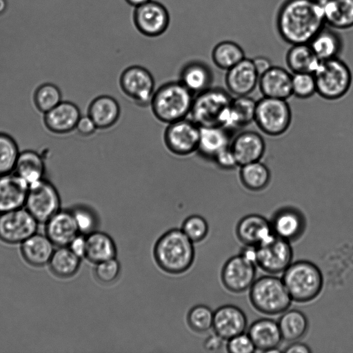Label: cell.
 Listing matches in <instances>:
<instances>
[{
	"instance_id": "12",
	"label": "cell",
	"mask_w": 353,
	"mask_h": 353,
	"mask_svg": "<svg viewBox=\"0 0 353 353\" xmlns=\"http://www.w3.org/2000/svg\"><path fill=\"white\" fill-rule=\"evenodd\" d=\"M200 127L192 120L183 119L168 124L163 134L167 149L177 156H188L198 150Z\"/></svg>"
},
{
	"instance_id": "22",
	"label": "cell",
	"mask_w": 353,
	"mask_h": 353,
	"mask_svg": "<svg viewBox=\"0 0 353 353\" xmlns=\"http://www.w3.org/2000/svg\"><path fill=\"white\" fill-rule=\"evenodd\" d=\"M272 232L288 241L299 239L305 228L303 215L293 208H284L278 210L270 222Z\"/></svg>"
},
{
	"instance_id": "15",
	"label": "cell",
	"mask_w": 353,
	"mask_h": 353,
	"mask_svg": "<svg viewBox=\"0 0 353 353\" xmlns=\"http://www.w3.org/2000/svg\"><path fill=\"white\" fill-rule=\"evenodd\" d=\"M255 263L241 254L229 259L221 271V281L225 288L234 293H241L250 288L256 277Z\"/></svg>"
},
{
	"instance_id": "47",
	"label": "cell",
	"mask_w": 353,
	"mask_h": 353,
	"mask_svg": "<svg viewBox=\"0 0 353 353\" xmlns=\"http://www.w3.org/2000/svg\"><path fill=\"white\" fill-rule=\"evenodd\" d=\"M227 350L230 353H252L256 347L248 334H240L228 340Z\"/></svg>"
},
{
	"instance_id": "16",
	"label": "cell",
	"mask_w": 353,
	"mask_h": 353,
	"mask_svg": "<svg viewBox=\"0 0 353 353\" xmlns=\"http://www.w3.org/2000/svg\"><path fill=\"white\" fill-rule=\"evenodd\" d=\"M259 79L252 60L245 57L226 70L225 83L228 92L234 97L245 96L258 86Z\"/></svg>"
},
{
	"instance_id": "36",
	"label": "cell",
	"mask_w": 353,
	"mask_h": 353,
	"mask_svg": "<svg viewBox=\"0 0 353 353\" xmlns=\"http://www.w3.org/2000/svg\"><path fill=\"white\" fill-rule=\"evenodd\" d=\"M80 264L81 258L68 246L58 247L54 250L48 262L51 272L62 279L73 276L78 272Z\"/></svg>"
},
{
	"instance_id": "56",
	"label": "cell",
	"mask_w": 353,
	"mask_h": 353,
	"mask_svg": "<svg viewBox=\"0 0 353 353\" xmlns=\"http://www.w3.org/2000/svg\"><path fill=\"white\" fill-rule=\"evenodd\" d=\"M7 0H0V16L2 15L7 10Z\"/></svg>"
},
{
	"instance_id": "30",
	"label": "cell",
	"mask_w": 353,
	"mask_h": 353,
	"mask_svg": "<svg viewBox=\"0 0 353 353\" xmlns=\"http://www.w3.org/2000/svg\"><path fill=\"white\" fill-rule=\"evenodd\" d=\"M337 31L325 25L308 43L320 61L338 57L341 53L343 41Z\"/></svg>"
},
{
	"instance_id": "28",
	"label": "cell",
	"mask_w": 353,
	"mask_h": 353,
	"mask_svg": "<svg viewBox=\"0 0 353 353\" xmlns=\"http://www.w3.org/2000/svg\"><path fill=\"white\" fill-rule=\"evenodd\" d=\"M325 25L336 30L353 27V0H321Z\"/></svg>"
},
{
	"instance_id": "40",
	"label": "cell",
	"mask_w": 353,
	"mask_h": 353,
	"mask_svg": "<svg viewBox=\"0 0 353 353\" xmlns=\"http://www.w3.org/2000/svg\"><path fill=\"white\" fill-rule=\"evenodd\" d=\"M33 101L36 108L45 114L62 101V94L55 84L45 83L36 89Z\"/></svg>"
},
{
	"instance_id": "13",
	"label": "cell",
	"mask_w": 353,
	"mask_h": 353,
	"mask_svg": "<svg viewBox=\"0 0 353 353\" xmlns=\"http://www.w3.org/2000/svg\"><path fill=\"white\" fill-rule=\"evenodd\" d=\"M38 221L25 208L0 214V240L8 244L21 243L35 234Z\"/></svg>"
},
{
	"instance_id": "32",
	"label": "cell",
	"mask_w": 353,
	"mask_h": 353,
	"mask_svg": "<svg viewBox=\"0 0 353 353\" xmlns=\"http://www.w3.org/2000/svg\"><path fill=\"white\" fill-rule=\"evenodd\" d=\"M117 252L116 244L109 234L95 230L86 235L85 258L90 262L97 264L116 258Z\"/></svg>"
},
{
	"instance_id": "31",
	"label": "cell",
	"mask_w": 353,
	"mask_h": 353,
	"mask_svg": "<svg viewBox=\"0 0 353 353\" xmlns=\"http://www.w3.org/2000/svg\"><path fill=\"white\" fill-rule=\"evenodd\" d=\"M14 172L23 179L29 186L43 179L46 164L41 155L32 150L20 152Z\"/></svg>"
},
{
	"instance_id": "50",
	"label": "cell",
	"mask_w": 353,
	"mask_h": 353,
	"mask_svg": "<svg viewBox=\"0 0 353 353\" xmlns=\"http://www.w3.org/2000/svg\"><path fill=\"white\" fill-rule=\"evenodd\" d=\"M79 258L85 257L86 251V236L79 234L68 246Z\"/></svg>"
},
{
	"instance_id": "19",
	"label": "cell",
	"mask_w": 353,
	"mask_h": 353,
	"mask_svg": "<svg viewBox=\"0 0 353 353\" xmlns=\"http://www.w3.org/2000/svg\"><path fill=\"white\" fill-rule=\"evenodd\" d=\"M230 146L239 166L261 161L265 150L263 137L252 130L243 131L231 141Z\"/></svg>"
},
{
	"instance_id": "18",
	"label": "cell",
	"mask_w": 353,
	"mask_h": 353,
	"mask_svg": "<svg viewBox=\"0 0 353 353\" xmlns=\"http://www.w3.org/2000/svg\"><path fill=\"white\" fill-rule=\"evenodd\" d=\"M247 324L245 313L235 305H225L214 312L212 328L224 340L244 333Z\"/></svg>"
},
{
	"instance_id": "9",
	"label": "cell",
	"mask_w": 353,
	"mask_h": 353,
	"mask_svg": "<svg viewBox=\"0 0 353 353\" xmlns=\"http://www.w3.org/2000/svg\"><path fill=\"white\" fill-rule=\"evenodd\" d=\"M38 223H46L61 210V197L54 185L43 179L29 186L24 207Z\"/></svg>"
},
{
	"instance_id": "3",
	"label": "cell",
	"mask_w": 353,
	"mask_h": 353,
	"mask_svg": "<svg viewBox=\"0 0 353 353\" xmlns=\"http://www.w3.org/2000/svg\"><path fill=\"white\" fill-rule=\"evenodd\" d=\"M194 98V94L179 81H170L155 90L150 105L159 121L169 124L190 114Z\"/></svg>"
},
{
	"instance_id": "14",
	"label": "cell",
	"mask_w": 353,
	"mask_h": 353,
	"mask_svg": "<svg viewBox=\"0 0 353 353\" xmlns=\"http://www.w3.org/2000/svg\"><path fill=\"white\" fill-rule=\"evenodd\" d=\"M134 8L133 21L140 33L148 37H157L167 30L170 15L163 4L150 0Z\"/></svg>"
},
{
	"instance_id": "2",
	"label": "cell",
	"mask_w": 353,
	"mask_h": 353,
	"mask_svg": "<svg viewBox=\"0 0 353 353\" xmlns=\"http://www.w3.org/2000/svg\"><path fill=\"white\" fill-rule=\"evenodd\" d=\"M181 229H171L163 233L155 243L153 255L158 266L171 274L187 271L194 260V248Z\"/></svg>"
},
{
	"instance_id": "24",
	"label": "cell",
	"mask_w": 353,
	"mask_h": 353,
	"mask_svg": "<svg viewBox=\"0 0 353 353\" xmlns=\"http://www.w3.org/2000/svg\"><path fill=\"white\" fill-rule=\"evenodd\" d=\"M248 334L256 350L265 352H279L277 347L283 340L278 322L266 318L253 322Z\"/></svg>"
},
{
	"instance_id": "17",
	"label": "cell",
	"mask_w": 353,
	"mask_h": 353,
	"mask_svg": "<svg viewBox=\"0 0 353 353\" xmlns=\"http://www.w3.org/2000/svg\"><path fill=\"white\" fill-rule=\"evenodd\" d=\"M29 185L14 172L0 175V214L25 207Z\"/></svg>"
},
{
	"instance_id": "55",
	"label": "cell",
	"mask_w": 353,
	"mask_h": 353,
	"mask_svg": "<svg viewBox=\"0 0 353 353\" xmlns=\"http://www.w3.org/2000/svg\"><path fill=\"white\" fill-rule=\"evenodd\" d=\"M150 0H125V1L131 6L137 8L140 6Z\"/></svg>"
},
{
	"instance_id": "11",
	"label": "cell",
	"mask_w": 353,
	"mask_h": 353,
	"mask_svg": "<svg viewBox=\"0 0 353 353\" xmlns=\"http://www.w3.org/2000/svg\"><path fill=\"white\" fill-rule=\"evenodd\" d=\"M119 85L123 94L141 107L150 104L155 92L152 74L140 65H132L125 69L120 76Z\"/></svg>"
},
{
	"instance_id": "52",
	"label": "cell",
	"mask_w": 353,
	"mask_h": 353,
	"mask_svg": "<svg viewBox=\"0 0 353 353\" xmlns=\"http://www.w3.org/2000/svg\"><path fill=\"white\" fill-rule=\"evenodd\" d=\"M252 60L259 76L265 72L272 66L270 59L263 56H257Z\"/></svg>"
},
{
	"instance_id": "43",
	"label": "cell",
	"mask_w": 353,
	"mask_h": 353,
	"mask_svg": "<svg viewBox=\"0 0 353 353\" xmlns=\"http://www.w3.org/2000/svg\"><path fill=\"white\" fill-rule=\"evenodd\" d=\"M208 229L206 220L197 214L186 218L181 227V230L194 243L203 241L208 235Z\"/></svg>"
},
{
	"instance_id": "33",
	"label": "cell",
	"mask_w": 353,
	"mask_h": 353,
	"mask_svg": "<svg viewBox=\"0 0 353 353\" xmlns=\"http://www.w3.org/2000/svg\"><path fill=\"white\" fill-rule=\"evenodd\" d=\"M230 132L219 125L200 127L198 151L205 157L212 159L231 142Z\"/></svg>"
},
{
	"instance_id": "42",
	"label": "cell",
	"mask_w": 353,
	"mask_h": 353,
	"mask_svg": "<svg viewBox=\"0 0 353 353\" xmlns=\"http://www.w3.org/2000/svg\"><path fill=\"white\" fill-rule=\"evenodd\" d=\"M292 95L299 99H307L316 93V81L312 73H293L292 77Z\"/></svg>"
},
{
	"instance_id": "10",
	"label": "cell",
	"mask_w": 353,
	"mask_h": 353,
	"mask_svg": "<svg viewBox=\"0 0 353 353\" xmlns=\"http://www.w3.org/2000/svg\"><path fill=\"white\" fill-rule=\"evenodd\" d=\"M256 248V264L270 274L283 272L292 263L293 251L290 241L274 233Z\"/></svg>"
},
{
	"instance_id": "26",
	"label": "cell",
	"mask_w": 353,
	"mask_h": 353,
	"mask_svg": "<svg viewBox=\"0 0 353 353\" xmlns=\"http://www.w3.org/2000/svg\"><path fill=\"white\" fill-rule=\"evenodd\" d=\"M121 108L118 101L109 95H100L89 104L88 115L94 122L97 129H108L119 120Z\"/></svg>"
},
{
	"instance_id": "51",
	"label": "cell",
	"mask_w": 353,
	"mask_h": 353,
	"mask_svg": "<svg viewBox=\"0 0 353 353\" xmlns=\"http://www.w3.org/2000/svg\"><path fill=\"white\" fill-rule=\"evenodd\" d=\"M223 340V338L214 333L204 341L203 347L208 351H218L222 348Z\"/></svg>"
},
{
	"instance_id": "35",
	"label": "cell",
	"mask_w": 353,
	"mask_h": 353,
	"mask_svg": "<svg viewBox=\"0 0 353 353\" xmlns=\"http://www.w3.org/2000/svg\"><path fill=\"white\" fill-rule=\"evenodd\" d=\"M283 340L294 342L301 339L307 332L308 320L301 311H285L278 321Z\"/></svg>"
},
{
	"instance_id": "23",
	"label": "cell",
	"mask_w": 353,
	"mask_h": 353,
	"mask_svg": "<svg viewBox=\"0 0 353 353\" xmlns=\"http://www.w3.org/2000/svg\"><path fill=\"white\" fill-rule=\"evenodd\" d=\"M292 77L285 68L272 65L259 76L258 86L263 97L287 100L292 95Z\"/></svg>"
},
{
	"instance_id": "41",
	"label": "cell",
	"mask_w": 353,
	"mask_h": 353,
	"mask_svg": "<svg viewBox=\"0 0 353 353\" xmlns=\"http://www.w3.org/2000/svg\"><path fill=\"white\" fill-rule=\"evenodd\" d=\"M214 312L205 305L192 307L187 316L190 327L196 332H205L212 328Z\"/></svg>"
},
{
	"instance_id": "53",
	"label": "cell",
	"mask_w": 353,
	"mask_h": 353,
	"mask_svg": "<svg viewBox=\"0 0 353 353\" xmlns=\"http://www.w3.org/2000/svg\"><path fill=\"white\" fill-rule=\"evenodd\" d=\"M283 352L287 353H308L311 352V350L306 344L298 342L296 341L291 342V343L286 347Z\"/></svg>"
},
{
	"instance_id": "5",
	"label": "cell",
	"mask_w": 353,
	"mask_h": 353,
	"mask_svg": "<svg viewBox=\"0 0 353 353\" xmlns=\"http://www.w3.org/2000/svg\"><path fill=\"white\" fill-rule=\"evenodd\" d=\"M250 300L259 312L276 315L286 311L292 299L283 280L270 275L254 281L250 287Z\"/></svg>"
},
{
	"instance_id": "45",
	"label": "cell",
	"mask_w": 353,
	"mask_h": 353,
	"mask_svg": "<svg viewBox=\"0 0 353 353\" xmlns=\"http://www.w3.org/2000/svg\"><path fill=\"white\" fill-rule=\"evenodd\" d=\"M231 105L239 117L243 126L254 121L256 101L249 95L234 97Z\"/></svg>"
},
{
	"instance_id": "6",
	"label": "cell",
	"mask_w": 353,
	"mask_h": 353,
	"mask_svg": "<svg viewBox=\"0 0 353 353\" xmlns=\"http://www.w3.org/2000/svg\"><path fill=\"white\" fill-rule=\"evenodd\" d=\"M313 74L316 93L327 100L341 98L351 85L350 70L339 57L321 61Z\"/></svg>"
},
{
	"instance_id": "20",
	"label": "cell",
	"mask_w": 353,
	"mask_h": 353,
	"mask_svg": "<svg viewBox=\"0 0 353 353\" xmlns=\"http://www.w3.org/2000/svg\"><path fill=\"white\" fill-rule=\"evenodd\" d=\"M43 114L46 128L55 134H65L75 130L81 116L77 105L67 101H61Z\"/></svg>"
},
{
	"instance_id": "29",
	"label": "cell",
	"mask_w": 353,
	"mask_h": 353,
	"mask_svg": "<svg viewBox=\"0 0 353 353\" xmlns=\"http://www.w3.org/2000/svg\"><path fill=\"white\" fill-rule=\"evenodd\" d=\"M212 79V72L208 65L192 61L182 68L179 81L193 94H197L211 88Z\"/></svg>"
},
{
	"instance_id": "48",
	"label": "cell",
	"mask_w": 353,
	"mask_h": 353,
	"mask_svg": "<svg viewBox=\"0 0 353 353\" xmlns=\"http://www.w3.org/2000/svg\"><path fill=\"white\" fill-rule=\"evenodd\" d=\"M213 160H214L219 167L224 170H232L239 166L230 145L217 153Z\"/></svg>"
},
{
	"instance_id": "44",
	"label": "cell",
	"mask_w": 353,
	"mask_h": 353,
	"mask_svg": "<svg viewBox=\"0 0 353 353\" xmlns=\"http://www.w3.org/2000/svg\"><path fill=\"white\" fill-rule=\"evenodd\" d=\"M79 234L88 235L95 231L97 219L94 212L85 206H77L71 210Z\"/></svg>"
},
{
	"instance_id": "27",
	"label": "cell",
	"mask_w": 353,
	"mask_h": 353,
	"mask_svg": "<svg viewBox=\"0 0 353 353\" xmlns=\"http://www.w3.org/2000/svg\"><path fill=\"white\" fill-rule=\"evenodd\" d=\"M20 250L27 263L39 268L48 264L54 250L46 234L36 232L21 243Z\"/></svg>"
},
{
	"instance_id": "54",
	"label": "cell",
	"mask_w": 353,
	"mask_h": 353,
	"mask_svg": "<svg viewBox=\"0 0 353 353\" xmlns=\"http://www.w3.org/2000/svg\"><path fill=\"white\" fill-rule=\"evenodd\" d=\"M242 250L241 254L248 260L256 264V248L255 245H245Z\"/></svg>"
},
{
	"instance_id": "4",
	"label": "cell",
	"mask_w": 353,
	"mask_h": 353,
	"mask_svg": "<svg viewBox=\"0 0 353 353\" xmlns=\"http://www.w3.org/2000/svg\"><path fill=\"white\" fill-rule=\"evenodd\" d=\"M282 280L292 300L307 303L321 293L323 279L320 269L309 261L292 263L283 272Z\"/></svg>"
},
{
	"instance_id": "1",
	"label": "cell",
	"mask_w": 353,
	"mask_h": 353,
	"mask_svg": "<svg viewBox=\"0 0 353 353\" xmlns=\"http://www.w3.org/2000/svg\"><path fill=\"white\" fill-rule=\"evenodd\" d=\"M325 25L321 0H285L276 15V28L290 45L309 43Z\"/></svg>"
},
{
	"instance_id": "25",
	"label": "cell",
	"mask_w": 353,
	"mask_h": 353,
	"mask_svg": "<svg viewBox=\"0 0 353 353\" xmlns=\"http://www.w3.org/2000/svg\"><path fill=\"white\" fill-rule=\"evenodd\" d=\"M236 232L245 245L256 246L273 234L270 222L259 214H249L238 223Z\"/></svg>"
},
{
	"instance_id": "37",
	"label": "cell",
	"mask_w": 353,
	"mask_h": 353,
	"mask_svg": "<svg viewBox=\"0 0 353 353\" xmlns=\"http://www.w3.org/2000/svg\"><path fill=\"white\" fill-rule=\"evenodd\" d=\"M239 178L243 185L250 191L265 189L270 181L269 168L261 161L240 166Z\"/></svg>"
},
{
	"instance_id": "49",
	"label": "cell",
	"mask_w": 353,
	"mask_h": 353,
	"mask_svg": "<svg viewBox=\"0 0 353 353\" xmlns=\"http://www.w3.org/2000/svg\"><path fill=\"white\" fill-rule=\"evenodd\" d=\"M97 129L94 122L88 114L81 116L75 128L79 134L84 137L93 134Z\"/></svg>"
},
{
	"instance_id": "46",
	"label": "cell",
	"mask_w": 353,
	"mask_h": 353,
	"mask_svg": "<svg viewBox=\"0 0 353 353\" xmlns=\"http://www.w3.org/2000/svg\"><path fill=\"white\" fill-rule=\"evenodd\" d=\"M94 275L103 283H111L119 276L121 265L116 258L110 259L95 264Z\"/></svg>"
},
{
	"instance_id": "21",
	"label": "cell",
	"mask_w": 353,
	"mask_h": 353,
	"mask_svg": "<svg viewBox=\"0 0 353 353\" xmlns=\"http://www.w3.org/2000/svg\"><path fill=\"white\" fill-rule=\"evenodd\" d=\"M45 224V234L57 247L68 246L79 234L71 210H60Z\"/></svg>"
},
{
	"instance_id": "38",
	"label": "cell",
	"mask_w": 353,
	"mask_h": 353,
	"mask_svg": "<svg viewBox=\"0 0 353 353\" xmlns=\"http://www.w3.org/2000/svg\"><path fill=\"white\" fill-rule=\"evenodd\" d=\"M245 57V52L241 46L230 40L218 43L212 51L214 65L225 70L231 68Z\"/></svg>"
},
{
	"instance_id": "8",
	"label": "cell",
	"mask_w": 353,
	"mask_h": 353,
	"mask_svg": "<svg viewBox=\"0 0 353 353\" xmlns=\"http://www.w3.org/2000/svg\"><path fill=\"white\" fill-rule=\"evenodd\" d=\"M232 98L225 90L210 88L194 98L191 120L199 127L219 125L221 117Z\"/></svg>"
},
{
	"instance_id": "7",
	"label": "cell",
	"mask_w": 353,
	"mask_h": 353,
	"mask_svg": "<svg viewBox=\"0 0 353 353\" xmlns=\"http://www.w3.org/2000/svg\"><path fill=\"white\" fill-rule=\"evenodd\" d=\"M254 121L264 134L279 136L289 128L292 111L286 100L263 97L256 101Z\"/></svg>"
},
{
	"instance_id": "39",
	"label": "cell",
	"mask_w": 353,
	"mask_h": 353,
	"mask_svg": "<svg viewBox=\"0 0 353 353\" xmlns=\"http://www.w3.org/2000/svg\"><path fill=\"white\" fill-rule=\"evenodd\" d=\"M19 153L15 139L0 132V175L14 172Z\"/></svg>"
},
{
	"instance_id": "34",
	"label": "cell",
	"mask_w": 353,
	"mask_h": 353,
	"mask_svg": "<svg viewBox=\"0 0 353 353\" xmlns=\"http://www.w3.org/2000/svg\"><path fill=\"white\" fill-rule=\"evenodd\" d=\"M320 60L308 43L291 45L286 53L285 62L292 73H314Z\"/></svg>"
}]
</instances>
